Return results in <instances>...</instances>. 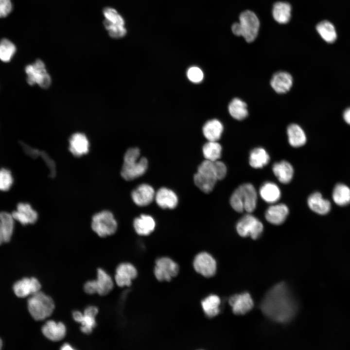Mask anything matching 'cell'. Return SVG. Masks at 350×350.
I'll return each mask as SVG.
<instances>
[{
    "label": "cell",
    "mask_w": 350,
    "mask_h": 350,
    "mask_svg": "<svg viewBox=\"0 0 350 350\" xmlns=\"http://www.w3.org/2000/svg\"><path fill=\"white\" fill-rule=\"evenodd\" d=\"M263 314L271 319L284 323L292 319L296 312V303L284 283L270 289L261 305Z\"/></svg>",
    "instance_id": "cell-1"
},
{
    "label": "cell",
    "mask_w": 350,
    "mask_h": 350,
    "mask_svg": "<svg viewBox=\"0 0 350 350\" xmlns=\"http://www.w3.org/2000/svg\"><path fill=\"white\" fill-rule=\"evenodd\" d=\"M140 151L138 148H130L125 152L121 174L123 179L130 181L142 175L148 168L147 159L140 158Z\"/></svg>",
    "instance_id": "cell-2"
},
{
    "label": "cell",
    "mask_w": 350,
    "mask_h": 350,
    "mask_svg": "<svg viewBox=\"0 0 350 350\" xmlns=\"http://www.w3.org/2000/svg\"><path fill=\"white\" fill-rule=\"evenodd\" d=\"M257 193L254 187L250 183H245L237 188L232 194L230 203L232 208L237 212L244 210L252 212L256 209Z\"/></svg>",
    "instance_id": "cell-3"
},
{
    "label": "cell",
    "mask_w": 350,
    "mask_h": 350,
    "mask_svg": "<svg viewBox=\"0 0 350 350\" xmlns=\"http://www.w3.org/2000/svg\"><path fill=\"white\" fill-rule=\"evenodd\" d=\"M259 28L260 21L256 14L250 10H245L240 14L239 22L233 24L231 30L235 35L242 36L250 43L256 39Z\"/></svg>",
    "instance_id": "cell-4"
},
{
    "label": "cell",
    "mask_w": 350,
    "mask_h": 350,
    "mask_svg": "<svg viewBox=\"0 0 350 350\" xmlns=\"http://www.w3.org/2000/svg\"><path fill=\"white\" fill-rule=\"evenodd\" d=\"M27 306L32 317L40 321L51 315L54 309V303L50 297L39 291L28 298Z\"/></svg>",
    "instance_id": "cell-5"
},
{
    "label": "cell",
    "mask_w": 350,
    "mask_h": 350,
    "mask_svg": "<svg viewBox=\"0 0 350 350\" xmlns=\"http://www.w3.org/2000/svg\"><path fill=\"white\" fill-rule=\"evenodd\" d=\"M214 161L207 159L203 161L194 175L195 184L205 193L210 192L218 180Z\"/></svg>",
    "instance_id": "cell-6"
},
{
    "label": "cell",
    "mask_w": 350,
    "mask_h": 350,
    "mask_svg": "<svg viewBox=\"0 0 350 350\" xmlns=\"http://www.w3.org/2000/svg\"><path fill=\"white\" fill-rule=\"evenodd\" d=\"M92 229L100 237H105L114 234L117 228V223L113 214L109 211L98 212L92 218Z\"/></svg>",
    "instance_id": "cell-7"
},
{
    "label": "cell",
    "mask_w": 350,
    "mask_h": 350,
    "mask_svg": "<svg viewBox=\"0 0 350 350\" xmlns=\"http://www.w3.org/2000/svg\"><path fill=\"white\" fill-rule=\"evenodd\" d=\"M27 82L30 86L37 84L43 88H47L51 83V78L48 73L44 62L40 59L25 68Z\"/></svg>",
    "instance_id": "cell-8"
},
{
    "label": "cell",
    "mask_w": 350,
    "mask_h": 350,
    "mask_svg": "<svg viewBox=\"0 0 350 350\" xmlns=\"http://www.w3.org/2000/svg\"><path fill=\"white\" fill-rule=\"evenodd\" d=\"M103 14L104 26L111 37L119 38L126 35L124 19L116 9L106 7L104 9Z\"/></svg>",
    "instance_id": "cell-9"
},
{
    "label": "cell",
    "mask_w": 350,
    "mask_h": 350,
    "mask_svg": "<svg viewBox=\"0 0 350 350\" xmlns=\"http://www.w3.org/2000/svg\"><path fill=\"white\" fill-rule=\"evenodd\" d=\"M263 229L262 223L249 213L242 217L236 225V230L240 236H250L253 239L259 237Z\"/></svg>",
    "instance_id": "cell-10"
},
{
    "label": "cell",
    "mask_w": 350,
    "mask_h": 350,
    "mask_svg": "<svg viewBox=\"0 0 350 350\" xmlns=\"http://www.w3.org/2000/svg\"><path fill=\"white\" fill-rule=\"evenodd\" d=\"M113 287V282L111 277L104 270L99 268L97 280L87 282L84 288L88 294L98 293L99 295L105 296L111 291Z\"/></svg>",
    "instance_id": "cell-11"
},
{
    "label": "cell",
    "mask_w": 350,
    "mask_h": 350,
    "mask_svg": "<svg viewBox=\"0 0 350 350\" xmlns=\"http://www.w3.org/2000/svg\"><path fill=\"white\" fill-rule=\"evenodd\" d=\"M178 264L169 258L162 257L156 262L154 273L159 281H170L178 274Z\"/></svg>",
    "instance_id": "cell-12"
},
{
    "label": "cell",
    "mask_w": 350,
    "mask_h": 350,
    "mask_svg": "<svg viewBox=\"0 0 350 350\" xmlns=\"http://www.w3.org/2000/svg\"><path fill=\"white\" fill-rule=\"evenodd\" d=\"M193 266L197 273L206 278L214 276L217 268L215 260L205 252H201L195 257Z\"/></svg>",
    "instance_id": "cell-13"
},
{
    "label": "cell",
    "mask_w": 350,
    "mask_h": 350,
    "mask_svg": "<svg viewBox=\"0 0 350 350\" xmlns=\"http://www.w3.org/2000/svg\"><path fill=\"white\" fill-rule=\"evenodd\" d=\"M98 312L96 307L89 306L85 309L84 314L79 311H74L72 316L75 321L81 324V331L85 333L89 334L96 326L95 316Z\"/></svg>",
    "instance_id": "cell-14"
},
{
    "label": "cell",
    "mask_w": 350,
    "mask_h": 350,
    "mask_svg": "<svg viewBox=\"0 0 350 350\" xmlns=\"http://www.w3.org/2000/svg\"><path fill=\"white\" fill-rule=\"evenodd\" d=\"M41 284L38 280L34 277L24 278L16 281L13 286L16 296L18 298H25L38 292Z\"/></svg>",
    "instance_id": "cell-15"
},
{
    "label": "cell",
    "mask_w": 350,
    "mask_h": 350,
    "mask_svg": "<svg viewBox=\"0 0 350 350\" xmlns=\"http://www.w3.org/2000/svg\"><path fill=\"white\" fill-rule=\"evenodd\" d=\"M12 215L15 221L23 226L34 224L38 219L37 212L28 203L20 202Z\"/></svg>",
    "instance_id": "cell-16"
},
{
    "label": "cell",
    "mask_w": 350,
    "mask_h": 350,
    "mask_svg": "<svg viewBox=\"0 0 350 350\" xmlns=\"http://www.w3.org/2000/svg\"><path fill=\"white\" fill-rule=\"evenodd\" d=\"M137 275L135 266L129 263H122L117 268L115 280L120 287L129 286Z\"/></svg>",
    "instance_id": "cell-17"
},
{
    "label": "cell",
    "mask_w": 350,
    "mask_h": 350,
    "mask_svg": "<svg viewBox=\"0 0 350 350\" xmlns=\"http://www.w3.org/2000/svg\"><path fill=\"white\" fill-rule=\"evenodd\" d=\"M233 312L236 315H244L248 312L253 306V300L248 293L235 295L229 299Z\"/></svg>",
    "instance_id": "cell-18"
},
{
    "label": "cell",
    "mask_w": 350,
    "mask_h": 350,
    "mask_svg": "<svg viewBox=\"0 0 350 350\" xmlns=\"http://www.w3.org/2000/svg\"><path fill=\"white\" fill-rule=\"evenodd\" d=\"M133 202L139 206H145L150 204L155 197V192L152 186L147 184H142L132 192Z\"/></svg>",
    "instance_id": "cell-19"
},
{
    "label": "cell",
    "mask_w": 350,
    "mask_h": 350,
    "mask_svg": "<svg viewBox=\"0 0 350 350\" xmlns=\"http://www.w3.org/2000/svg\"><path fill=\"white\" fill-rule=\"evenodd\" d=\"M293 79L288 72L280 71L276 72L270 80V85L273 90L279 94H283L290 90L292 87Z\"/></svg>",
    "instance_id": "cell-20"
},
{
    "label": "cell",
    "mask_w": 350,
    "mask_h": 350,
    "mask_svg": "<svg viewBox=\"0 0 350 350\" xmlns=\"http://www.w3.org/2000/svg\"><path fill=\"white\" fill-rule=\"evenodd\" d=\"M89 142L86 136L81 133H75L69 140V150L74 156L79 157L89 151Z\"/></svg>",
    "instance_id": "cell-21"
},
{
    "label": "cell",
    "mask_w": 350,
    "mask_h": 350,
    "mask_svg": "<svg viewBox=\"0 0 350 350\" xmlns=\"http://www.w3.org/2000/svg\"><path fill=\"white\" fill-rule=\"evenodd\" d=\"M288 213L289 209L286 205L282 203L274 204L266 210L265 217L269 223L279 225L285 221Z\"/></svg>",
    "instance_id": "cell-22"
},
{
    "label": "cell",
    "mask_w": 350,
    "mask_h": 350,
    "mask_svg": "<svg viewBox=\"0 0 350 350\" xmlns=\"http://www.w3.org/2000/svg\"><path fill=\"white\" fill-rule=\"evenodd\" d=\"M42 332L43 335L50 340L58 341L65 337L66 328L62 322L49 320L42 326Z\"/></svg>",
    "instance_id": "cell-23"
},
{
    "label": "cell",
    "mask_w": 350,
    "mask_h": 350,
    "mask_svg": "<svg viewBox=\"0 0 350 350\" xmlns=\"http://www.w3.org/2000/svg\"><path fill=\"white\" fill-rule=\"evenodd\" d=\"M155 198L158 206L162 209H174L178 201L175 193L165 187L160 188L155 194Z\"/></svg>",
    "instance_id": "cell-24"
},
{
    "label": "cell",
    "mask_w": 350,
    "mask_h": 350,
    "mask_svg": "<svg viewBox=\"0 0 350 350\" xmlns=\"http://www.w3.org/2000/svg\"><path fill=\"white\" fill-rule=\"evenodd\" d=\"M272 170L276 177L281 183L288 184L293 178L294 169L292 165L287 161L282 160L275 163Z\"/></svg>",
    "instance_id": "cell-25"
},
{
    "label": "cell",
    "mask_w": 350,
    "mask_h": 350,
    "mask_svg": "<svg viewBox=\"0 0 350 350\" xmlns=\"http://www.w3.org/2000/svg\"><path fill=\"white\" fill-rule=\"evenodd\" d=\"M307 202L310 209L319 214H326L331 209L330 201L324 199L318 192L311 194L308 198Z\"/></svg>",
    "instance_id": "cell-26"
},
{
    "label": "cell",
    "mask_w": 350,
    "mask_h": 350,
    "mask_svg": "<svg viewBox=\"0 0 350 350\" xmlns=\"http://www.w3.org/2000/svg\"><path fill=\"white\" fill-rule=\"evenodd\" d=\"M156 226L154 218L149 215L142 214L135 219L133 227L136 232L140 235L146 236L151 233Z\"/></svg>",
    "instance_id": "cell-27"
},
{
    "label": "cell",
    "mask_w": 350,
    "mask_h": 350,
    "mask_svg": "<svg viewBox=\"0 0 350 350\" xmlns=\"http://www.w3.org/2000/svg\"><path fill=\"white\" fill-rule=\"evenodd\" d=\"M288 142L294 147L304 145L307 141L305 133L302 127L296 123H292L287 128Z\"/></svg>",
    "instance_id": "cell-28"
},
{
    "label": "cell",
    "mask_w": 350,
    "mask_h": 350,
    "mask_svg": "<svg viewBox=\"0 0 350 350\" xmlns=\"http://www.w3.org/2000/svg\"><path fill=\"white\" fill-rule=\"evenodd\" d=\"M259 193L261 198L268 203L273 204L277 202L281 196L280 190L278 186L272 182H264L260 187Z\"/></svg>",
    "instance_id": "cell-29"
},
{
    "label": "cell",
    "mask_w": 350,
    "mask_h": 350,
    "mask_svg": "<svg viewBox=\"0 0 350 350\" xmlns=\"http://www.w3.org/2000/svg\"><path fill=\"white\" fill-rule=\"evenodd\" d=\"M223 129L220 121L212 119L205 123L202 130L204 136L209 141H217L221 137Z\"/></svg>",
    "instance_id": "cell-30"
},
{
    "label": "cell",
    "mask_w": 350,
    "mask_h": 350,
    "mask_svg": "<svg viewBox=\"0 0 350 350\" xmlns=\"http://www.w3.org/2000/svg\"><path fill=\"white\" fill-rule=\"evenodd\" d=\"M273 17L278 23L285 24L290 19L291 16V6L289 3L279 1L275 3L273 7Z\"/></svg>",
    "instance_id": "cell-31"
},
{
    "label": "cell",
    "mask_w": 350,
    "mask_h": 350,
    "mask_svg": "<svg viewBox=\"0 0 350 350\" xmlns=\"http://www.w3.org/2000/svg\"><path fill=\"white\" fill-rule=\"evenodd\" d=\"M269 160L270 157L269 154L262 147L255 148L249 154V164L254 168H262L266 165Z\"/></svg>",
    "instance_id": "cell-32"
},
{
    "label": "cell",
    "mask_w": 350,
    "mask_h": 350,
    "mask_svg": "<svg viewBox=\"0 0 350 350\" xmlns=\"http://www.w3.org/2000/svg\"><path fill=\"white\" fill-rule=\"evenodd\" d=\"M316 30L321 38L327 43H332L337 39V33L333 24L328 20H323L316 26Z\"/></svg>",
    "instance_id": "cell-33"
},
{
    "label": "cell",
    "mask_w": 350,
    "mask_h": 350,
    "mask_svg": "<svg viewBox=\"0 0 350 350\" xmlns=\"http://www.w3.org/2000/svg\"><path fill=\"white\" fill-rule=\"evenodd\" d=\"M228 110L232 118L239 121L245 119L248 114L246 104L238 98H235L230 101Z\"/></svg>",
    "instance_id": "cell-34"
},
{
    "label": "cell",
    "mask_w": 350,
    "mask_h": 350,
    "mask_svg": "<svg viewBox=\"0 0 350 350\" xmlns=\"http://www.w3.org/2000/svg\"><path fill=\"white\" fill-rule=\"evenodd\" d=\"M15 219L12 213L6 211L0 212V224L3 232L4 243L9 242L14 230Z\"/></svg>",
    "instance_id": "cell-35"
},
{
    "label": "cell",
    "mask_w": 350,
    "mask_h": 350,
    "mask_svg": "<svg viewBox=\"0 0 350 350\" xmlns=\"http://www.w3.org/2000/svg\"><path fill=\"white\" fill-rule=\"evenodd\" d=\"M220 303V298L218 296L210 295L202 301L201 305L205 315L211 318L219 314Z\"/></svg>",
    "instance_id": "cell-36"
},
{
    "label": "cell",
    "mask_w": 350,
    "mask_h": 350,
    "mask_svg": "<svg viewBox=\"0 0 350 350\" xmlns=\"http://www.w3.org/2000/svg\"><path fill=\"white\" fill-rule=\"evenodd\" d=\"M332 199L339 206L348 205L350 203V189L343 184H337L333 190Z\"/></svg>",
    "instance_id": "cell-37"
},
{
    "label": "cell",
    "mask_w": 350,
    "mask_h": 350,
    "mask_svg": "<svg viewBox=\"0 0 350 350\" xmlns=\"http://www.w3.org/2000/svg\"><path fill=\"white\" fill-rule=\"evenodd\" d=\"M222 146L217 141H209L203 146V154L206 159L218 160L221 157Z\"/></svg>",
    "instance_id": "cell-38"
},
{
    "label": "cell",
    "mask_w": 350,
    "mask_h": 350,
    "mask_svg": "<svg viewBox=\"0 0 350 350\" xmlns=\"http://www.w3.org/2000/svg\"><path fill=\"white\" fill-rule=\"evenodd\" d=\"M16 52V47L10 40L3 38L0 41V60L3 62L11 61Z\"/></svg>",
    "instance_id": "cell-39"
},
{
    "label": "cell",
    "mask_w": 350,
    "mask_h": 350,
    "mask_svg": "<svg viewBox=\"0 0 350 350\" xmlns=\"http://www.w3.org/2000/svg\"><path fill=\"white\" fill-rule=\"evenodd\" d=\"M14 183V178L11 172L8 169H0V191H9Z\"/></svg>",
    "instance_id": "cell-40"
},
{
    "label": "cell",
    "mask_w": 350,
    "mask_h": 350,
    "mask_svg": "<svg viewBox=\"0 0 350 350\" xmlns=\"http://www.w3.org/2000/svg\"><path fill=\"white\" fill-rule=\"evenodd\" d=\"M187 75L189 80L194 83H200L204 77L202 70L199 68L195 66L188 69Z\"/></svg>",
    "instance_id": "cell-41"
},
{
    "label": "cell",
    "mask_w": 350,
    "mask_h": 350,
    "mask_svg": "<svg viewBox=\"0 0 350 350\" xmlns=\"http://www.w3.org/2000/svg\"><path fill=\"white\" fill-rule=\"evenodd\" d=\"M12 9L11 0H0V18L8 16Z\"/></svg>",
    "instance_id": "cell-42"
},
{
    "label": "cell",
    "mask_w": 350,
    "mask_h": 350,
    "mask_svg": "<svg viewBox=\"0 0 350 350\" xmlns=\"http://www.w3.org/2000/svg\"><path fill=\"white\" fill-rule=\"evenodd\" d=\"M214 162L218 180L223 179L227 174L226 166L223 162L218 160L215 161Z\"/></svg>",
    "instance_id": "cell-43"
},
{
    "label": "cell",
    "mask_w": 350,
    "mask_h": 350,
    "mask_svg": "<svg viewBox=\"0 0 350 350\" xmlns=\"http://www.w3.org/2000/svg\"><path fill=\"white\" fill-rule=\"evenodd\" d=\"M343 118L345 121L350 125V107L346 109L344 112Z\"/></svg>",
    "instance_id": "cell-44"
},
{
    "label": "cell",
    "mask_w": 350,
    "mask_h": 350,
    "mask_svg": "<svg viewBox=\"0 0 350 350\" xmlns=\"http://www.w3.org/2000/svg\"><path fill=\"white\" fill-rule=\"evenodd\" d=\"M61 349L62 350H73V348H72L70 345L68 344H65L62 346Z\"/></svg>",
    "instance_id": "cell-45"
},
{
    "label": "cell",
    "mask_w": 350,
    "mask_h": 350,
    "mask_svg": "<svg viewBox=\"0 0 350 350\" xmlns=\"http://www.w3.org/2000/svg\"><path fill=\"white\" fill-rule=\"evenodd\" d=\"M3 243H4V238L1 225L0 224V245H1Z\"/></svg>",
    "instance_id": "cell-46"
},
{
    "label": "cell",
    "mask_w": 350,
    "mask_h": 350,
    "mask_svg": "<svg viewBox=\"0 0 350 350\" xmlns=\"http://www.w3.org/2000/svg\"><path fill=\"white\" fill-rule=\"evenodd\" d=\"M3 346V342L1 339L0 338V350L1 349Z\"/></svg>",
    "instance_id": "cell-47"
}]
</instances>
